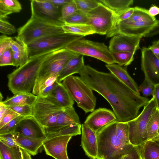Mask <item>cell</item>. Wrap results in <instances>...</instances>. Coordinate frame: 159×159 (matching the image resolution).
<instances>
[{
  "label": "cell",
  "instance_id": "ab89813d",
  "mask_svg": "<svg viewBox=\"0 0 159 159\" xmlns=\"http://www.w3.org/2000/svg\"><path fill=\"white\" fill-rule=\"evenodd\" d=\"M24 117L20 115L0 128V135L15 133L17 125Z\"/></svg>",
  "mask_w": 159,
  "mask_h": 159
},
{
  "label": "cell",
  "instance_id": "9f6ffc18",
  "mask_svg": "<svg viewBox=\"0 0 159 159\" xmlns=\"http://www.w3.org/2000/svg\"><path fill=\"white\" fill-rule=\"evenodd\" d=\"M158 34H159V20L156 26L146 34L144 37H151Z\"/></svg>",
  "mask_w": 159,
  "mask_h": 159
},
{
  "label": "cell",
  "instance_id": "484cf974",
  "mask_svg": "<svg viewBox=\"0 0 159 159\" xmlns=\"http://www.w3.org/2000/svg\"><path fill=\"white\" fill-rule=\"evenodd\" d=\"M37 98V96L28 92H21L15 94L12 97L7 98L2 102L7 106H29L32 107Z\"/></svg>",
  "mask_w": 159,
  "mask_h": 159
},
{
  "label": "cell",
  "instance_id": "cb8c5ba5",
  "mask_svg": "<svg viewBox=\"0 0 159 159\" xmlns=\"http://www.w3.org/2000/svg\"><path fill=\"white\" fill-rule=\"evenodd\" d=\"M81 124L66 126H55L43 128L46 139L66 135L75 136L81 133Z\"/></svg>",
  "mask_w": 159,
  "mask_h": 159
},
{
  "label": "cell",
  "instance_id": "11a10c76",
  "mask_svg": "<svg viewBox=\"0 0 159 159\" xmlns=\"http://www.w3.org/2000/svg\"><path fill=\"white\" fill-rule=\"evenodd\" d=\"M148 48L157 56L159 53V40L153 42L152 45Z\"/></svg>",
  "mask_w": 159,
  "mask_h": 159
},
{
  "label": "cell",
  "instance_id": "6125c7cd",
  "mask_svg": "<svg viewBox=\"0 0 159 159\" xmlns=\"http://www.w3.org/2000/svg\"></svg>",
  "mask_w": 159,
  "mask_h": 159
},
{
  "label": "cell",
  "instance_id": "603a6c76",
  "mask_svg": "<svg viewBox=\"0 0 159 159\" xmlns=\"http://www.w3.org/2000/svg\"><path fill=\"white\" fill-rule=\"evenodd\" d=\"M84 65L83 56L78 55L73 57L63 68L57 78V81L59 83H61L67 77L75 74H79Z\"/></svg>",
  "mask_w": 159,
  "mask_h": 159
},
{
  "label": "cell",
  "instance_id": "5b68a950",
  "mask_svg": "<svg viewBox=\"0 0 159 159\" xmlns=\"http://www.w3.org/2000/svg\"><path fill=\"white\" fill-rule=\"evenodd\" d=\"M78 107L86 113L92 112L96 107V98L93 90L80 77L73 75L64 79L61 83Z\"/></svg>",
  "mask_w": 159,
  "mask_h": 159
},
{
  "label": "cell",
  "instance_id": "52a82bcc",
  "mask_svg": "<svg viewBox=\"0 0 159 159\" xmlns=\"http://www.w3.org/2000/svg\"><path fill=\"white\" fill-rule=\"evenodd\" d=\"M62 26L54 25L32 16L18 29L17 37L27 45L37 39L64 33Z\"/></svg>",
  "mask_w": 159,
  "mask_h": 159
},
{
  "label": "cell",
  "instance_id": "e0dca14e",
  "mask_svg": "<svg viewBox=\"0 0 159 159\" xmlns=\"http://www.w3.org/2000/svg\"><path fill=\"white\" fill-rule=\"evenodd\" d=\"M141 68L145 78L153 81L159 78V59L148 48L141 49Z\"/></svg>",
  "mask_w": 159,
  "mask_h": 159
},
{
  "label": "cell",
  "instance_id": "ac0fdd59",
  "mask_svg": "<svg viewBox=\"0 0 159 159\" xmlns=\"http://www.w3.org/2000/svg\"><path fill=\"white\" fill-rule=\"evenodd\" d=\"M15 132L33 138H46L43 127L32 116L23 118L17 125Z\"/></svg>",
  "mask_w": 159,
  "mask_h": 159
},
{
  "label": "cell",
  "instance_id": "5bb4252c",
  "mask_svg": "<svg viewBox=\"0 0 159 159\" xmlns=\"http://www.w3.org/2000/svg\"><path fill=\"white\" fill-rule=\"evenodd\" d=\"M72 136L66 135L46 139L42 145L46 154L55 159H69L67 147Z\"/></svg>",
  "mask_w": 159,
  "mask_h": 159
},
{
  "label": "cell",
  "instance_id": "f5cc1de1",
  "mask_svg": "<svg viewBox=\"0 0 159 159\" xmlns=\"http://www.w3.org/2000/svg\"><path fill=\"white\" fill-rule=\"evenodd\" d=\"M122 159H143L142 157L139 156L134 148L133 150L129 153L125 155Z\"/></svg>",
  "mask_w": 159,
  "mask_h": 159
},
{
  "label": "cell",
  "instance_id": "f907efd6",
  "mask_svg": "<svg viewBox=\"0 0 159 159\" xmlns=\"http://www.w3.org/2000/svg\"><path fill=\"white\" fill-rule=\"evenodd\" d=\"M157 108L159 110V83L156 84L152 94Z\"/></svg>",
  "mask_w": 159,
  "mask_h": 159
},
{
  "label": "cell",
  "instance_id": "9a60e30c",
  "mask_svg": "<svg viewBox=\"0 0 159 159\" xmlns=\"http://www.w3.org/2000/svg\"><path fill=\"white\" fill-rule=\"evenodd\" d=\"M141 39L139 37L119 34L111 38L108 48L112 52H129L135 54L140 48Z\"/></svg>",
  "mask_w": 159,
  "mask_h": 159
},
{
  "label": "cell",
  "instance_id": "816d5d0a",
  "mask_svg": "<svg viewBox=\"0 0 159 159\" xmlns=\"http://www.w3.org/2000/svg\"><path fill=\"white\" fill-rule=\"evenodd\" d=\"M48 2L52 4L55 6L61 8L62 7L67 3L69 2L71 0H47Z\"/></svg>",
  "mask_w": 159,
  "mask_h": 159
},
{
  "label": "cell",
  "instance_id": "d590c367",
  "mask_svg": "<svg viewBox=\"0 0 159 159\" xmlns=\"http://www.w3.org/2000/svg\"><path fill=\"white\" fill-rule=\"evenodd\" d=\"M77 10V7L74 0H71L61 8L60 20L65 23V21L74 14Z\"/></svg>",
  "mask_w": 159,
  "mask_h": 159
},
{
  "label": "cell",
  "instance_id": "6f0895ef",
  "mask_svg": "<svg viewBox=\"0 0 159 159\" xmlns=\"http://www.w3.org/2000/svg\"><path fill=\"white\" fill-rule=\"evenodd\" d=\"M148 12L150 16L155 17L159 14V8L156 5H152L148 10Z\"/></svg>",
  "mask_w": 159,
  "mask_h": 159
},
{
  "label": "cell",
  "instance_id": "30bf717a",
  "mask_svg": "<svg viewBox=\"0 0 159 159\" xmlns=\"http://www.w3.org/2000/svg\"><path fill=\"white\" fill-rule=\"evenodd\" d=\"M157 108L152 97L143 107L140 114L135 119L128 122L129 140L134 147L148 142L146 133L148 123L151 115Z\"/></svg>",
  "mask_w": 159,
  "mask_h": 159
},
{
  "label": "cell",
  "instance_id": "d4e9b609",
  "mask_svg": "<svg viewBox=\"0 0 159 159\" xmlns=\"http://www.w3.org/2000/svg\"><path fill=\"white\" fill-rule=\"evenodd\" d=\"M64 109L73 106L74 101L68 91L61 83L47 97Z\"/></svg>",
  "mask_w": 159,
  "mask_h": 159
},
{
  "label": "cell",
  "instance_id": "4fadbf2b",
  "mask_svg": "<svg viewBox=\"0 0 159 159\" xmlns=\"http://www.w3.org/2000/svg\"><path fill=\"white\" fill-rule=\"evenodd\" d=\"M158 20L129 22L123 21L117 24L113 30L106 35L112 37L119 34L142 38L145 36L157 24Z\"/></svg>",
  "mask_w": 159,
  "mask_h": 159
},
{
  "label": "cell",
  "instance_id": "f6af8a7d",
  "mask_svg": "<svg viewBox=\"0 0 159 159\" xmlns=\"http://www.w3.org/2000/svg\"><path fill=\"white\" fill-rule=\"evenodd\" d=\"M134 10V7H129L116 13L115 26L118 23L129 19L133 13Z\"/></svg>",
  "mask_w": 159,
  "mask_h": 159
},
{
  "label": "cell",
  "instance_id": "91938a15",
  "mask_svg": "<svg viewBox=\"0 0 159 159\" xmlns=\"http://www.w3.org/2000/svg\"><path fill=\"white\" fill-rule=\"evenodd\" d=\"M151 143H155V145L159 147V135L157 137L155 138Z\"/></svg>",
  "mask_w": 159,
  "mask_h": 159
},
{
  "label": "cell",
  "instance_id": "1f68e13d",
  "mask_svg": "<svg viewBox=\"0 0 159 159\" xmlns=\"http://www.w3.org/2000/svg\"><path fill=\"white\" fill-rule=\"evenodd\" d=\"M0 159H22L20 148L9 147L0 141Z\"/></svg>",
  "mask_w": 159,
  "mask_h": 159
},
{
  "label": "cell",
  "instance_id": "c3c4849f",
  "mask_svg": "<svg viewBox=\"0 0 159 159\" xmlns=\"http://www.w3.org/2000/svg\"><path fill=\"white\" fill-rule=\"evenodd\" d=\"M59 83L57 80L52 85L45 88L41 91L38 95L43 97H47L55 89Z\"/></svg>",
  "mask_w": 159,
  "mask_h": 159
},
{
  "label": "cell",
  "instance_id": "277c9868",
  "mask_svg": "<svg viewBox=\"0 0 159 159\" xmlns=\"http://www.w3.org/2000/svg\"><path fill=\"white\" fill-rule=\"evenodd\" d=\"M79 55L65 48L53 52L42 63L32 90V93L37 96L41 85L48 78L58 76L67 62L73 57Z\"/></svg>",
  "mask_w": 159,
  "mask_h": 159
},
{
  "label": "cell",
  "instance_id": "6da1fadb",
  "mask_svg": "<svg viewBox=\"0 0 159 159\" xmlns=\"http://www.w3.org/2000/svg\"><path fill=\"white\" fill-rule=\"evenodd\" d=\"M79 74L93 90L107 101L119 122H128L135 119L150 100L135 93L111 73L100 71L85 65Z\"/></svg>",
  "mask_w": 159,
  "mask_h": 159
},
{
  "label": "cell",
  "instance_id": "836d02e7",
  "mask_svg": "<svg viewBox=\"0 0 159 159\" xmlns=\"http://www.w3.org/2000/svg\"><path fill=\"white\" fill-rule=\"evenodd\" d=\"M115 63L120 66L129 65L134 60L135 54L129 52H112Z\"/></svg>",
  "mask_w": 159,
  "mask_h": 159
},
{
  "label": "cell",
  "instance_id": "7bdbcfd3",
  "mask_svg": "<svg viewBox=\"0 0 159 159\" xmlns=\"http://www.w3.org/2000/svg\"><path fill=\"white\" fill-rule=\"evenodd\" d=\"M16 31L15 27L6 19H0V32L3 34L11 35Z\"/></svg>",
  "mask_w": 159,
  "mask_h": 159
},
{
  "label": "cell",
  "instance_id": "d6a6232c",
  "mask_svg": "<svg viewBox=\"0 0 159 159\" xmlns=\"http://www.w3.org/2000/svg\"><path fill=\"white\" fill-rule=\"evenodd\" d=\"M133 13L128 19L124 21L132 22L153 20L156 19L155 17L150 16L148 13V10L139 7H134Z\"/></svg>",
  "mask_w": 159,
  "mask_h": 159
},
{
  "label": "cell",
  "instance_id": "44dd1931",
  "mask_svg": "<svg viewBox=\"0 0 159 159\" xmlns=\"http://www.w3.org/2000/svg\"><path fill=\"white\" fill-rule=\"evenodd\" d=\"M106 66L111 73L124 84L135 93L140 95L139 87L125 69L115 63L106 64Z\"/></svg>",
  "mask_w": 159,
  "mask_h": 159
},
{
  "label": "cell",
  "instance_id": "94428289",
  "mask_svg": "<svg viewBox=\"0 0 159 159\" xmlns=\"http://www.w3.org/2000/svg\"><path fill=\"white\" fill-rule=\"evenodd\" d=\"M159 59V57H157Z\"/></svg>",
  "mask_w": 159,
  "mask_h": 159
},
{
  "label": "cell",
  "instance_id": "8fae6325",
  "mask_svg": "<svg viewBox=\"0 0 159 159\" xmlns=\"http://www.w3.org/2000/svg\"><path fill=\"white\" fill-rule=\"evenodd\" d=\"M99 2L97 7L87 13V24L91 26L95 33L107 35L114 28L116 14Z\"/></svg>",
  "mask_w": 159,
  "mask_h": 159
},
{
  "label": "cell",
  "instance_id": "8d00e7d4",
  "mask_svg": "<svg viewBox=\"0 0 159 159\" xmlns=\"http://www.w3.org/2000/svg\"><path fill=\"white\" fill-rule=\"evenodd\" d=\"M88 23L87 14L78 10L65 21V24H87Z\"/></svg>",
  "mask_w": 159,
  "mask_h": 159
},
{
  "label": "cell",
  "instance_id": "e575fe53",
  "mask_svg": "<svg viewBox=\"0 0 159 159\" xmlns=\"http://www.w3.org/2000/svg\"><path fill=\"white\" fill-rule=\"evenodd\" d=\"M77 9L87 14L98 5L99 2L97 0H74Z\"/></svg>",
  "mask_w": 159,
  "mask_h": 159
},
{
  "label": "cell",
  "instance_id": "7a4b0ae2",
  "mask_svg": "<svg viewBox=\"0 0 159 159\" xmlns=\"http://www.w3.org/2000/svg\"><path fill=\"white\" fill-rule=\"evenodd\" d=\"M96 133L98 148L97 159H122L134 148L129 140L128 122L116 120Z\"/></svg>",
  "mask_w": 159,
  "mask_h": 159
},
{
  "label": "cell",
  "instance_id": "7dc6e473",
  "mask_svg": "<svg viewBox=\"0 0 159 159\" xmlns=\"http://www.w3.org/2000/svg\"><path fill=\"white\" fill-rule=\"evenodd\" d=\"M19 116L18 114L12 111L7 114L0 121V128Z\"/></svg>",
  "mask_w": 159,
  "mask_h": 159
},
{
  "label": "cell",
  "instance_id": "2e32d148",
  "mask_svg": "<svg viewBox=\"0 0 159 159\" xmlns=\"http://www.w3.org/2000/svg\"><path fill=\"white\" fill-rule=\"evenodd\" d=\"M117 120L113 111L106 108H99L94 110L87 116L84 124L97 132L106 125Z\"/></svg>",
  "mask_w": 159,
  "mask_h": 159
},
{
  "label": "cell",
  "instance_id": "681fc988",
  "mask_svg": "<svg viewBox=\"0 0 159 159\" xmlns=\"http://www.w3.org/2000/svg\"><path fill=\"white\" fill-rule=\"evenodd\" d=\"M57 75H53L47 79L40 86L39 90V94L43 89L53 84L57 80Z\"/></svg>",
  "mask_w": 159,
  "mask_h": 159
},
{
  "label": "cell",
  "instance_id": "db71d44e",
  "mask_svg": "<svg viewBox=\"0 0 159 159\" xmlns=\"http://www.w3.org/2000/svg\"><path fill=\"white\" fill-rule=\"evenodd\" d=\"M11 111L3 104L2 102H0V121L5 115Z\"/></svg>",
  "mask_w": 159,
  "mask_h": 159
},
{
  "label": "cell",
  "instance_id": "bcb514c9",
  "mask_svg": "<svg viewBox=\"0 0 159 159\" xmlns=\"http://www.w3.org/2000/svg\"><path fill=\"white\" fill-rule=\"evenodd\" d=\"M14 134L0 135V141L9 147H18L15 141Z\"/></svg>",
  "mask_w": 159,
  "mask_h": 159
},
{
  "label": "cell",
  "instance_id": "f35d334b",
  "mask_svg": "<svg viewBox=\"0 0 159 159\" xmlns=\"http://www.w3.org/2000/svg\"><path fill=\"white\" fill-rule=\"evenodd\" d=\"M155 84L152 81L144 78L143 82L139 87V91L145 97L152 95Z\"/></svg>",
  "mask_w": 159,
  "mask_h": 159
},
{
  "label": "cell",
  "instance_id": "8992f818",
  "mask_svg": "<svg viewBox=\"0 0 159 159\" xmlns=\"http://www.w3.org/2000/svg\"><path fill=\"white\" fill-rule=\"evenodd\" d=\"M83 37L64 33L37 39L27 45L30 59L43 53L65 48L70 43Z\"/></svg>",
  "mask_w": 159,
  "mask_h": 159
},
{
  "label": "cell",
  "instance_id": "74e56055",
  "mask_svg": "<svg viewBox=\"0 0 159 159\" xmlns=\"http://www.w3.org/2000/svg\"><path fill=\"white\" fill-rule=\"evenodd\" d=\"M143 156L144 159H159V148L147 142L144 147Z\"/></svg>",
  "mask_w": 159,
  "mask_h": 159
},
{
  "label": "cell",
  "instance_id": "680465c9",
  "mask_svg": "<svg viewBox=\"0 0 159 159\" xmlns=\"http://www.w3.org/2000/svg\"><path fill=\"white\" fill-rule=\"evenodd\" d=\"M20 148L22 159H32L31 154L26 150Z\"/></svg>",
  "mask_w": 159,
  "mask_h": 159
},
{
  "label": "cell",
  "instance_id": "f1b7e54d",
  "mask_svg": "<svg viewBox=\"0 0 159 159\" xmlns=\"http://www.w3.org/2000/svg\"><path fill=\"white\" fill-rule=\"evenodd\" d=\"M159 110L157 108L151 115L147 127V140L152 142L159 135Z\"/></svg>",
  "mask_w": 159,
  "mask_h": 159
},
{
  "label": "cell",
  "instance_id": "7c38bea8",
  "mask_svg": "<svg viewBox=\"0 0 159 159\" xmlns=\"http://www.w3.org/2000/svg\"><path fill=\"white\" fill-rule=\"evenodd\" d=\"M31 16L50 24L62 26L65 24L60 20L61 8L47 0L30 1Z\"/></svg>",
  "mask_w": 159,
  "mask_h": 159
},
{
  "label": "cell",
  "instance_id": "4dcf8cb0",
  "mask_svg": "<svg viewBox=\"0 0 159 159\" xmlns=\"http://www.w3.org/2000/svg\"><path fill=\"white\" fill-rule=\"evenodd\" d=\"M98 1L116 14L130 7L134 2L133 0H98Z\"/></svg>",
  "mask_w": 159,
  "mask_h": 159
},
{
  "label": "cell",
  "instance_id": "3957f363",
  "mask_svg": "<svg viewBox=\"0 0 159 159\" xmlns=\"http://www.w3.org/2000/svg\"><path fill=\"white\" fill-rule=\"evenodd\" d=\"M54 51L30 58L25 64L9 74L7 85L9 90L14 94L21 92L30 93L33 90L42 63Z\"/></svg>",
  "mask_w": 159,
  "mask_h": 159
},
{
  "label": "cell",
  "instance_id": "d6986e66",
  "mask_svg": "<svg viewBox=\"0 0 159 159\" xmlns=\"http://www.w3.org/2000/svg\"><path fill=\"white\" fill-rule=\"evenodd\" d=\"M81 145L86 155L91 159H97L98 142L97 133L84 124L81 126Z\"/></svg>",
  "mask_w": 159,
  "mask_h": 159
},
{
  "label": "cell",
  "instance_id": "4316f807",
  "mask_svg": "<svg viewBox=\"0 0 159 159\" xmlns=\"http://www.w3.org/2000/svg\"><path fill=\"white\" fill-rule=\"evenodd\" d=\"M80 124L79 116L72 106L64 109L58 116L55 126H66Z\"/></svg>",
  "mask_w": 159,
  "mask_h": 159
},
{
  "label": "cell",
  "instance_id": "ba28073f",
  "mask_svg": "<svg viewBox=\"0 0 159 159\" xmlns=\"http://www.w3.org/2000/svg\"><path fill=\"white\" fill-rule=\"evenodd\" d=\"M65 49L80 55L95 58L107 64L115 63L112 52L103 43L81 38L70 43Z\"/></svg>",
  "mask_w": 159,
  "mask_h": 159
},
{
  "label": "cell",
  "instance_id": "9c48e42d",
  "mask_svg": "<svg viewBox=\"0 0 159 159\" xmlns=\"http://www.w3.org/2000/svg\"><path fill=\"white\" fill-rule=\"evenodd\" d=\"M63 109L49 98L38 95L32 106V116L43 129L55 126Z\"/></svg>",
  "mask_w": 159,
  "mask_h": 159
},
{
  "label": "cell",
  "instance_id": "83f0119b",
  "mask_svg": "<svg viewBox=\"0 0 159 159\" xmlns=\"http://www.w3.org/2000/svg\"><path fill=\"white\" fill-rule=\"evenodd\" d=\"M22 8L21 4L17 0H0V19H6L8 15L18 13Z\"/></svg>",
  "mask_w": 159,
  "mask_h": 159
},
{
  "label": "cell",
  "instance_id": "f546056e",
  "mask_svg": "<svg viewBox=\"0 0 159 159\" xmlns=\"http://www.w3.org/2000/svg\"><path fill=\"white\" fill-rule=\"evenodd\" d=\"M65 33L83 36L95 34L92 28L88 24H65L62 26Z\"/></svg>",
  "mask_w": 159,
  "mask_h": 159
},
{
  "label": "cell",
  "instance_id": "b9f144b4",
  "mask_svg": "<svg viewBox=\"0 0 159 159\" xmlns=\"http://www.w3.org/2000/svg\"><path fill=\"white\" fill-rule=\"evenodd\" d=\"M13 65V56L11 48L5 51L0 55V66H4Z\"/></svg>",
  "mask_w": 159,
  "mask_h": 159
},
{
  "label": "cell",
  "instance_id": "7402d4cb",
  "mask_svg": "<svg viewBox=\"0 0 159 159\" xmlns=\"http://www.w3.org/2000/svg\"><path fill=\"white\" fill-rule=\"evenodd\" d=\"M15 40L11 48L13 56V66L19 67L29 60V51L27 45L17 36L15 37Z\"/></svg>",
  "mask_w": 159,
  "mask_h": 159
},
{
  "label": "cell",
  "instance_id": "ee69618b",
  "mask_svg": "<svg viewBox=\"0 0 159 159\" xmlns=\"http://www.w3.org/2000/svg\"><path fill=\"white\" fill-rule=\"evenodd\" d=\"M15 39L3 34L0 36V55L5 51L11 48L15 41Z\"/></svg>",
  "mask_w": 159,
  "mask_h": 159
},
{
  "label": "cell",
  "instance_id": "ffe728a7",
  "mask_svg": "<svg viewBox=\"0 0 159 159\" xmlns=\"http://www.w3.org/2000/svg\"><path fill=\"white\" fill-rule=\"evenodd\" d=\"M14 138L17 146L27 151L31 155L35 156L38 153L39 148L43 145L47 138H33L15 132Z\"/></svg>",
  "mask_w": 159,
  "mask_h": 159
},
{
  "label": "cell",
  "instance_id": "60d3db41",
  "mask_svg": "<svg viewBox=\"0 0 159 159\" xmlns=\"http://www.w3.org/2000/svg\"><path fill=\"white\" fill-rule=\"evenodd\" d=\"M6 106L11 111L24 117L32 116V107L31 106Z\"/></svg>",
  "mask_w": 159,
  "mask_h": 159
}]
</instances>
